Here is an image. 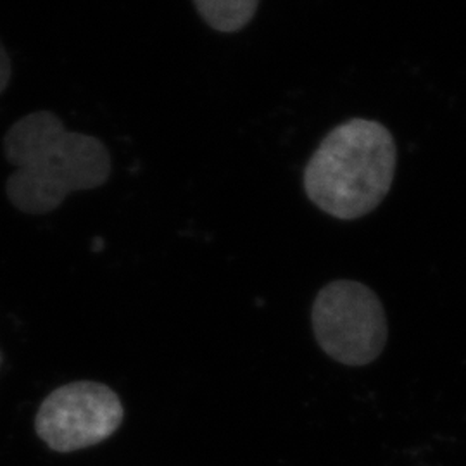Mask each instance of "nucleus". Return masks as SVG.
I'll use <instances>...</instances> for the list:
<instances>
[{
  "label": "nucleus",
  "mask_w": 466,
  "mask_h": 466,
  "mask_svg": "<svg viewBox=\"0 0 466 466\" xmlns=\"http://www.w3.org/2000/svg\"><path fill=\"white\" fill-rule=\"evenodd\" d=\"M125 418L116 392L100 382L78 380L52 390L35 417V432L56 452L97 446L115 435Z\"/></svg>",
  "instance_id": "4"
},
{
  "label": "nucleus",
  "mask_w": 466,
  "mask_h": 466,
  "mask_svg": "<svg viewBox=\"0 0 466 466\" xmlns=\"http://www.w3.org/2000/svg\"><path fill=\"white\" fill-rule=\"evenodd\" d=\"M0 363H2V356H0Z\"/></svg>",
  "instance_id": "7"
},
{
  "label": "nucleus",
  "mask_w": 466,
  "mask_h": 466,
  "mask_svg": "<svg viewBox=\"0 0 466 466\" xmlns=\"http://www.w3.org/2000/svg\"><path fill=\"white\" fill-rule=\"evenodd\" d=\"M11 75H13L11 59H9V54L4 47V44L0 42V96L7 90V85L11 82Z\"/></svg>",
  "instance_id": "6"
},
{
  "label": "nucleus",
  "mask_w": 466,
  "mask_h": 466,
  "mask_svg": "<svg viewBox=\"0 0 466 466\" xmlns=\"http://www.w3.org/2000/svg\"><path fill=\"white\" fill-rule=\"evenodd\" d=\"M194 5L213 30L235 34L249 25L259 0H194Z\"/></svg>",
  "instance_id": "5"
},
{
  "label": "nucleus",
  "mask_w": 466,
  "mask_h": 466,
  "mask_svg": "<svg viewBox=\"0 0 466 466\" xmlns=\"http://www.w3.org/2000/svg\"><path fill=\"white\" fill-rule=\"evenodd\" d=\"M311 325L321 350L346 367L373 363L389 339L382 302L356 280L327 283L313 302Z\"/></svg>",
  "instance_id": "3"
},
{
  "label": "nucleus",
  "mask_w": 466,
  "mask_h": 466,
  "mask_svg": "<svg viewBox=\"0 0 466 466\" xmlns=\"http://www.w3.org/2000/svg\"><path fill=\"white\" fill-rule=\"evenodd\" d=\"M396 165V142L382 123L352 117L313 152L304 169V192L323 213L352 221L382 204Z\"/></svg>",
  "instance_id": "2"
},
{
  "label": "nucleus",
  "mask_w": 466,
  "mask_h": 466,
  "mask_svg": "<svg viewBox=\"0 0 466 466\" xmlns=\"http://www.w3.org/2000/svg\"><path fill=\"white\" fill-rule=\"evenodd\" d=\"M2 150L15 167L5 180V196L17 211L32 217L56 211L73 192L99 188L113 171L102 140L69 132L50 111L19 117L4 135Z\"/></svg>",
  "instance_id": "1"
}]
</instances>
